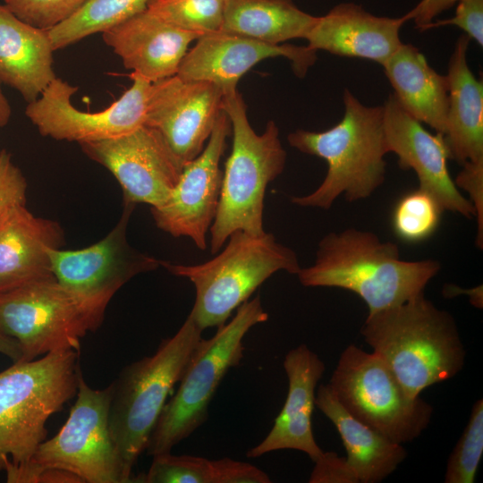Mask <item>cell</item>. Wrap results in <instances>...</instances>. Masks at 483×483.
I'll return each instance as SVG.
<instances>
[{
  "mask_svg": "<svg viewBox=\"0 0 483 483\" xmlns=\"http://www.w3.org/2000/svg\"><path fill=\"white\" fill-rule=\"evenodd\" d=\"M435 259L401 258L399 247L356 228L329 233L318 242L312 266L297 273L306 287H335L357 294L372 314L421 293L439 272Z\"/></svg>",
  "mask_w": 483,
  "mask_h": 483,
  "instance_id": "obj_1",
  "label": "cell"
},
{
  "mask_svg": "<svg viewBox=\"0 0 483 483\" xmlns=\"http://www.w3.org/2000/svg\"><path fill=\"white\" fill-rule=\"evenodd\" d=\"M360 334L414 397L464 366L466 352L453 317L424 293L369 314Z\"/></svg>",
  "mask_w": 483,
  "mask_h": 483,
  "instance_id": "obj_2",
  "label": "cell"
},
{
  "mask_svg": "<svg viewBox=\"0 0 483 483\" xmlns=\"http://www.w3.org/2000/svg\"><path fill=\"white\" fill-rule=\"evenodd\" d=\"M343 102V116L330 129H298L287 137L292 148L323 158L327 165L326 174L314 191L292 198L298 206L329 209L341 195L349 202L366 199L385 182L383 106H366L347 89Z\"/></svg>",
  "mask_w": 483,
  "mask_h": 483,
  "instance_id": "obj_3",
  "label": "cell"
},
{
  "mask_svg": "<svg viewBox=\"0 0 483 483\" xmlns=\"http://www.w3.org/2000/svg\"><path fill=\"white\" fill-rule=\"evenodd\" d=\"M80 352L64 350L0 371V471L20 483L47 436L48 419L76 396Z\"/></svg>",
  "mask_w": 483,
  "mask_h": 483,
  "instance_id": "obj_4",
  "label": "cell"
},
{
  "mask_svg": "<svg viewBox=\"0 0 483 483\" xmlns=\"http://www.w3.org/2000/svg\"><path fill=\"white\" fill-rule=\"evenodd\" d=\"M222 108L231 122L233 146L225 164L217 210L209 228L212 254L219 251L235 231L252 235L265 233L266 188L283 173L286 163V152L274 121L267 123L263 133H256L237 90L224 95Z\"/></svg>",
  "mask_w": 483,
  "mask_h": 483,
  "instance_id": "obj_5",
  "label": "cell"
},
{
  "mask_svg": "<svg viewBox=\"0 0 483 483\" xmlns=\"http://www.w3.org/2000/svg\"><path fill=\"white\" fill-rule=\"evenodd\" d=\"M202 330L189 315L179 330L157 352L123 368L112 385L110 432L126 471L146 451L150 435L179 382Z\"/></svg>",
  "mask_w": 483,
  "mask_h": 483,
  "instance_id": "obj_6",
  "label": "cell"
},
{
  "mask_svg": "<svg viewBox=\"0 0 483 483\" xmlns=\"http://www.w3.org/2000/svg\"><path fill=\"white\" fill-rule=\"evenodd\" d=\"M228 239L219 255L202 264L160 261L170 273L194 284L196 298L190 316L202 331L223 326L274 273L284 270L297 275L301 268L296 253L272 233L235 231Z\"/></svg>",
  "mask_w": 483,
  "mask_h": 483,
  "instance_id": "obj_7",
  "label": "cell"
},
{
  "mask_svg": "<svg viewBox=\"0 0 483 483\" xmlns=\"http://www.w3.org/2000/svg\"><path fill=\"white\" fill-rule=\"evenodd\" d=\"M267 318L257 296L239 306L232 320L219 326L211 338H201L153 428L148 454L170 453L207 421L208 405L222 380L243 358L246 334Z\"/></svg>",
  "mask_w": 483,
  "mask_h": 483,
  "instance_id": "obj_8",
  "label": "cell"
},
{
  "mask_svg": "<svg viewBox=\"0 0 483 483\" xmlns=\"http://www.w3.org/2000/svg\"><path fill=\"white\" fill-rule=\"evenodd\" d=\"M112 385L91 388L80 373L76 400L58 433L42 442L20 483H38L48 470H61L79 482H134L121 460L109 428Z\"/></svg>",
  "mask_w": 483,
  "mask_h": 483,
  "instance_id": "obj_9",
  "label": "cell"
},
{
  "mask_svg": "<svg viewBox=\"0 0 483 483\" xmlns=\"http://www.w3.org/2000/svg\"><path fill=\"white\" fill-rule=\"evenodd\" d=\"M328 385L350 414L393 442L414 440L430 422L432 406L411 396L377 354L354 344L341 353Z\"/></svg>",
  "mask_w": 483,
  "mask_h": 483,
  "instance_id": "obj_10",
  "label": "cell"
},
{
  "mask_svg": "<svg viewBox=\"0 0 483 483\" xmlns=\"http://www.w3.org/2000/svg\"><path fill=\"white\" fill-rule=\"evenodd\" d=\"M103 319L55 278L0 292V330L28 361L52 352H80V340Z\"/></svg>",
  "mask_w": 483,
  "mask_h": 483,
  "instance_id": "obj_11",
  "label": "cell"
},
{
  "mask_svg": "<svg viewBox=\"0 0 483 483\" xmlns=\"http://www.w3.org/2000/svg\"><path fill=\"white\" fill-rule=\"evenodd\" d=\"M134 206L124 202L119 222L97 243L75 250H49L55 279L102 319L108 302L123 284L160 265L128 243L126 232Z\"/></svg>",
  "mask_w": 483,
  "mask_h": 483,
  "instance_id": "obj_12",
  "label": "cell"
},
{
  "mask_svg": "<svg viewBox=\"0 0 483 483\" xmlns=\"http://www.w3.org/2000/svg\"><path fill=\"white\" fill-rule=\"evenodd\" d=\"M131 86L119 99L97 112L77 109L72 103L77 87L56 77L38 99L28 103L25 114L38 132L56 140H100L126 134L145 124L152 82L131 72Z\"/></svg>",
  "mask_w": 483,
  "mask_h": 483,
  "instance_id": "obj_13",
  "label": "cell"
},
{
  "mask_svg": "<svg viewBox=\"0 0 483 483\" xmlns=\"http://www.w3.org/2000/svg\"><path fill=\"white\" fill-rule=\"evenodd\" d=\"M89 158L117 180L126 203L163 205L175 187L183 163L154 128L142 125L126 134L79 144Z\"/></svg>",
  "mask_w": 483,
  "mask_h": 483,
  "instance_id": "obj_14",
  "label": "cell"
},
{
  "mask_svg": "<svg viewBox=\"0 0 483 483\" xmlns=\"http://www.w3.org/2000/svg\"><path fill=\"white\" fill-rule=\"evenodd\" d=\"M231 131L230 119L222 108L203 150L183 165L166 201L151 208L159 229L174 237L187 236L202 250L217 210L223 176L219 163Z\"/></svg>",
  "mask_w": 483,
  "mask_h": 483,
  "instance_id": "obj_15",
  "label": "cell"
},
{
  "mask_svg": "<svg viewBox=\"0 0 483 483\" xmlns=\"http://www.w3.org/2000/svg\"><path fill=\"white\" fill-rule=\"evenodd\" d=\"M223 99L224 92L215 84L176 74L151 84L145 125L156 129L185 164L203 150Z\"/></svg>",
  "mask_w": 483,
  "mask_h": 483,
  "instance_id": "obj_16",
  "label": "cell"
},
{
  "mask_svg": "<svg viewBox=\"0 0 483 483\" xmlns=\"http://www.w3.org/2000/svg\"><path fill=\"white\" fill-rule=\"evenodd\" d=\"M383 108L387 153L397 156L401 168L414 171L418 188L430 194L444 211L469 219L475 217L472 203L462 195L449 174L450 155L443 135L427 131L402 108L394 95H389Z\"/></svg>",
  "mask_w": 483,
  "mask_h": 483,
  "instance_id": "obj_17",
  "label": "cell"
},
{
  "mask_svg": "<svg viewBox=\"0 0 483 483\" xmlns=\"http://www.w3.org/2000/svg\"><path fill=\"white\" fill-rule=\"evenodd\" d=\"M196 41L182 60L177 75L215 84L224 95L237 90L240 79L267 58H288L299 77L317 60V51L308 46L272 45L222 30L204 34Z\"/></svg>",
  "mask_w": 483,
  "mask_h": 483,
  "instance_id": "obj_18",
  "label": "cell"
},
{
  "mask_svg": "<svg viewBox=\"0 0 483 483\" xmlns=\"http://www.w3.org/2000/svg\"><path fill=\"white\" fill-rule=\"evenodd\" d=\"M288 378L284 404L267 436L248 450L249 458L292 449L305 453L313 462L322 453L311 426L315 408L316 388L326 367L317 353L302 343L290 350L283 363Z\"/></svg>",
  "mask_w": 483,
  "mask_h": 483,
  "instance_id": "obj_19",
  "label": "cell"
},
{
  "mask_svg": "<svg viewBox=\"0 0 483 483\" xmlns=\"http://www.w3.org/2000/svg\"><path fill=\"white\" fill-rule=\"evenodd\" d=\"M101 34L126 69L152 83L176 75L190 44L202 36L166 22L148 8Z\"/></svg>",
  "mask_w": 483,
  "mask_h": 483,
  "instance_id": "obj_20",
  "label": "cell"
},
{
  "mask_svg": "<svg viewBox=\"0 0 483 483\" xmlns=\"http://www.w3.org/2000/svg\"><path fill=\"white\" fill-rule=\"evenodd\" d=\"M377 16L352 2L340 3L318 20L306 37L308 47L335 55L383 64L402 45L400 31L408 21Z\"/></svg>",
  "mask_w": 483,
  "mask_h": 483,
  "instance_id": "obj_21",
  "label": "cell"
},
{
  "mask_svg": "<svg viewBox=\"0 0 483 483\" xmlns=\"http://www.w3.org/2000/svg\"><path fill=\"white\" fill-rule=\"evenodd\" d=\"M63 244L55 221L35 216L25 204L8 208L0 216V292L55 278L49 250Z\"/></svg>",
  "mask_w": 483,
  "mask_h": 483,
  "instance_id": "obj_22",
  "label": "cell"
},
{
  "mask_svg": "<svg viewBox=\"0 0 483 483\" xmlns=\"http://www.w3.org/2000/svg\"><path fill=\"white\" fill-rule=\"evenodd\" d=\"M47 30L31 26L0 4V81L27 103L38 99L56 78Z\"/></svg>",
  "mask_w": 483,
  "mask_h": 483,
  "instance_id": "obj_23",
  "label": "cell"
},
{
  "mask_svg": "<svg viewBox=\"0 0 483 483\" xmlns=\"http://www.w3.org/2000/svg\"><path fill=\"white\" fill-rule=\"evenodd\" d=\"M470 40L467 35L458 38L446 74L448 110L443 137L450 159L462 165L483 160V82L468 64Z\"/></svg>",
  "mask_w": 483,
  "mask_h": 483,
  "instance_id": "obj_24",
  "label": "cell"
},
{
  "mask_svg": "<svg viewBox=\"0 0 483 483\" xmlns=\"http://www.w3.org/2000/svg\"><path fill=\"white\" fill-rule=\"evenodd\" d=\"M382 66L402 108L444 135L448 110L447 76L435 71L411 44L402 43Z\"/></svg>",
  "mask_w": 483,
  "mask_h": 483,
  "instance_id": "obj_25",
  "label": "cell"
},
{
  "mask_svg": "<svg viewBox=\"0 0 483 483\" xmlns=\"http://www.w3.org/2000/svg\"><path fill=\"white\" fill-rule=\"evenodd\" d=\"M315 405L337 429L346 449V462L358 482H381L405 459L407 453L402 444L389 440L350 414L328 384L318 386Z\"/></svg>",
  "mask_w": 483,
  "mask_h": 483,
  "instance_id": "obj_26",
  "label": "cell"
},
{
  "mask_svg": "<svg viewBox=\"0 0 483 483\" xmlns=\"http://www.w3.org/2000/svg\"><path fill=\"white\" fill-rule=\"evenodd\" d=\"M317 20L292 0H226L220 30L280 45L305 39Z\"/></svg>",
  "mask_w": 483,
  "mask_h": 483,
  "instance_id": "obj_27",
  "label": "cell"
},
{
  "mask_svg": "<svg viewBox=\"0 0 483 483\" xmlns=\"http://www.w3.org/2000/svg\"><path fill=\"white\" fill-rule=\"evenodd\" d=\"M142 483H269L268 475L258 467L225 457L210 460L170 453L153 456L147 473L134 477Z\"/></svg>",
  "mask_w": 483,
  "mask_h": 483,
  "instance_id": "obj_28",
  "label": "cell"
},
{
  "mask_svg": "<svg viewBox=\"0 0 483 483\" xmlns=\"http://www.w3.org/2000/svg\"><path fill=\"white\" fill-rule=\"evenodd\" d=\"M150 0H87L70 18L47 30L54 50L128 20L147 9Z\"/></svg>",
  "mask_w": 483,
  "mask_h": 483,
  "instance_id": "obj_29",
  "label": "cell"
},
{
  "mask_svg": "<svg viewBox=\"0 0 483 483\" xmlns=\"http://www.w3.org/2000/svg\"><path fill=\"white\" fill-rule=\"evenodd\" d=\"M226 0H150L147 8L166 22L204 35L221 30Z\"/></svg>",
  "mask_w": 483,
  "mask_h": 483,
  "instance_id": "obj_30",
  "label": "cell"
},
{
  "mask_svg": "<svg viewBox=\"0 0 483 483\" xmlns=\"http://www.w3.org/2000/svg\"><path fill=\"white\" fill-rule=\"evenodd\" d=\"M443 211L430 194L418 188L396 203L392 216L393 229L406 242L425 241L437 229Z\"/></svg>",
  "mask_w": 483,
  "mask_h": 483,
  "instance_id": "obj_31",
  "label": "cell"
},
{
  "mask_svg": "<svg viewBox=\"0 0 483 483\" xmlns=\"http://www.w3.org/2000/svg\"><path fill=\"white\" fill-rule=\"evenodd\" d=\"M483 454V400L471 408L469 421L451 453L445 483H473Z\"/></svg>",
  "mask_w": 483,
  "mask_h": 483,
  "instance_id": "obj_32",
  "label": "cell"
},
{
  "mask_svg": "<svg viewBox=\"0 0 483 483\" xmlns=\"http://www.w3.org/2000/svg\"><path fill=\"white\" fill-rule=\"evenodd\" d=\"M20 20L49 30L74 14L87 0H3Z\"/></svg>",
  "mask_w": 483,
  "mask_h": 483,
  "instance_id": "obj_33",
  "label": "cell"
},
{
  "mask_svg": "<svg viewBox=\"0 0 483 483\" xmlns=\"http://www.w3.org/2000/svg\"><path fill=\"white\" fill-rule=\"evenodd\" d=\"M451 19L434 21L425 30L443 26H456L470 39L483 46V0H458Z\"/></svg>",
  "mask_w": 483,
  "mask_h": 483,
  "instance_id": "obj_34",
  "label": "cell"
},
{
  "mask_svg": "<svg viewBox=\"0 0 483 483\" xmlns=\"http://www.w3.org/2000/svg\"><path fill=\"white\" fill-rule=\"evenodd\" d=\"M453 181L458 189H462L469 194V199L475 208L476 245L481 250L483 248V160L464 163L462 171Z\"/></svg>",
  "mask_w": 483,
  "mask_h": 483,
  "instance_id": "obj_35",
  "label": "cell"
},
{
  "mask_svg": "<svg viewBox=\"0 0 483 483\" xmlns=\"http://www.w3.org/2000/svg\"><path fill=\"white\" fill-rule=\"evenodd\" d=\"M27 182L12 156L0 151V216L10 207L26 202Z\"/></svg>",
  "mask_w": 483,
  "mask_h": 483,
  "instance_id": "obj_36",
  "label": "cell"
},
{
  "mask_svg": "<svg viewBox=\"0 0 483 483\" xmlns=\"http://www.w3.org/2000/svg\"><path fill=\"white\" fill-rule=\"evenodd\" d=\"M314 463L309 483H358L346 459L335 452H323Z\"/></svg>",
  "mask_w": 483,
  "mask_h": 483,
  "instance_id": "obj_37",
  "label": "cell"
},
{
  "mask_svg": "<svg viewBox=\"0 0 483 483\" xmlns=\"http://www.w3.org/2000/svg\"><path fill=\"white\" fill-rule=\"evenodd\" d=\"M458 0H420L406 14L409 21H413L417 29L425 31L426 27L442 13L453 7Z\"/></svg>",
  "mask_w": 483,
  "mask_h": 483,
  "instance_id": "obj_38",
  "label": "cell"
},
{
  "mask_svg": "<svg viewBox=\"0 0 483 483\" xmlns=\"http://www.w3.org/2000/svg\"><path fill=\"white\" fill-rule=\"evenodd\" d=\"M0 353L13 362L21 360L22 353L18 343L0 330Z\"/></svg>",
  "mask_w": 483,
  "mask_h": 483,
  "instance_id": "obj_39",
  "label": "cell"
},
{
  "mask_svg": "<svg viewBox=\"0 0 483 483\" xmlns=\"http://www.w3.org/2000/svg\"><path fill=\"white\" fill-rule=\"evenodd\" d=\"M1 84L2 83L0 81V127H4L8 123L11 118L12 107L9 101L3 93Z\"/></svg>",
  "mask_w": 483,
  "mask_h": 483,
  "instance_id": "obj_40",
  "label": "cell"
}]
</instances>
